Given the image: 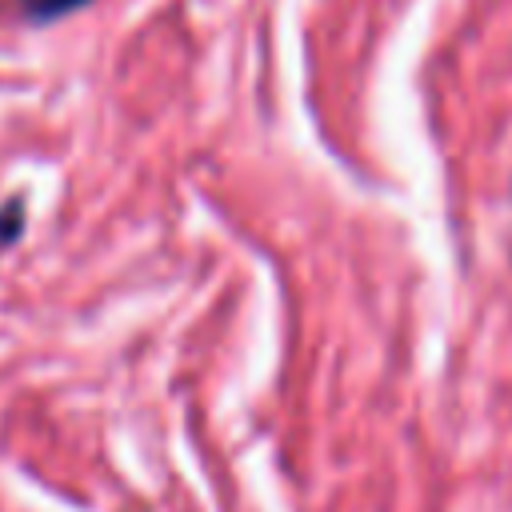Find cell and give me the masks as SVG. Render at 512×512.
Here are the masks:
<instances>
[{
	"label": "cell",
	"instance_id": "cell-1",
	"mask_svg": "<svg viewBox=\"0 0 512 512\" xmlns=\"http://www.w3.org/2000/svg\"><path fill=\"white\" fill-rule=\"evenodd\" d=\"M80 4H88V0H20V12L28 20H56V16H64Z\"/></svg>",
	"mask_w": 512,
	"mask_h": 512
}]
</instances>
